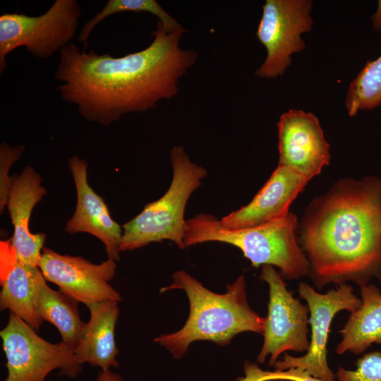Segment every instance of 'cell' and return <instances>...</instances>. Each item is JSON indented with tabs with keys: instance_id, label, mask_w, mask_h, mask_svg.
<instances>
[{
	"instance_id": "13",
	"label": "cell",
	"mask_w": 381,
	"mask_h": 381,
	"mask_svg": "<svg viewBox=\"0 0 381 381\" xmlns=\"http://www.w3.org/2000/svg\"><path fill=\"white\" fill-rule=\"evenodd\" d=\"M308 181L296 171L278 165L252 200L223 217L220 224L228 229H241L282 219Z\"/></svg>"
},
{
	"instance_id": "22",
	"label": "cell",
	"mask_w": 381,
	"mask_h": 381,
	"mask_svg": "<svg viewBox=\"0 0 381 381\" xmlns=\"http://www.w3.org/2000/svg\"><path fill=\"white\" fill-rule=\"evenodd\" d=\"M356 370L339 366L335 373L336 381H381V352L365 353L356 361Z\"/></svg>"
},
{
	"instance_id": "19",
	"label": "cell",
	"mask_w": 381,
	"mask_h": 381,
	"mask_svg": "<svg viewBox=\"0 0 381 381\" xmlns=\"http://www.w3.org/2000/svg\"><path fill=\"white\" fill-rule=\"evenodd\" d=\"M43 279L37 292V312L42 322L58 329L61 341L75 349L85 327L78 309V302L61 291L50 288Z\"/></svg>"
},
{
	"instance_id": "9",
	"label": "cell",
	"mask_w": 381,
	"mask_h": 381,
	"mask_svg": "<svg viewBox=\"0 0 381 381\" xmlns=\"http://www.w3.org/2000/svg\"><path fill=\"white\" fill-rule=\"evenodd\" d=\"M312 1L267 0L256 35L267 50L255 75L263 78L282 75L291 64V56L306 47L301 35L310 31Z\"/></svg>"
},
{
	"instance_id": "4",
	"label": "cell",
	"mask_w": 381,
	"mask_h": 381,
	"mask_svg": "<svg viewBox=\"0 0 381 381\" xmlns=\"http://www.w3.org/2000/svg\"><path fill=\"white\" fill-rule=\"evenodd\" d=\"M298 218L293 212L282 219L241 229L224 228L214 215L200 213L186 221L185 247L205 242L229 243L239 248L252 266L278 267L286 279L296 280L309 274V263L297 238Z\"/></svg>"
},
{
	"instance_id": "25",
	"label": "cell",
	"mask_w": 381,
	"mask_h": 381,
	"mask_svg": "<svg viewBox=\"0 0 381 381\" xmlns=\"http://www.w3.org/2000/svg\"><path fill=\"white\" fill-rule=\"evenodd\" d=\"M95 381H123V378L111 370H100Z\"/></svg>"
},
{
	"instance_id": "12",
	"label": "cell",
	"mask_w": 381,
	"mask_h": 381,
	"mask_svg": "<svg viewBox=\"0 0 381 381\" xmlns=\"http://www.w3.org/2000/svg\"><path fill=\"white\" fill-rule=\"evenodd\" d=\"M279 166L289 167L310 181L330 162L329 144L316 116L290 109L277 123Z\"/></svg>"
},
{
	"instance_id": "1",
	"label": "cell",
	"mask_w": 381,
	"mask_h": 381,
	"mask_svg": "<svg viewBox=\"0 0 381 381\" xmlns=\"http://www.w3.org/2000/svg\"><path fill=\"white\" fill-rule=\"evenodd\" d=\"M185 32L168 31L159 21L147 47L121 57L81 52L71 42L60 51L56 90L92 123L107 125L146 111L176 96L179 80L197 61L195 51L180 47Z\"/></svg>"
},
{
	"instance_id": "23",
	"label": "cell",
	"mask_w": 381,
	"mask_h": 381,
	"mask_svg": "<svg viewBox=\"0 0 381 381\" xmlns=\"http://www.w3.org/2000/svg\"><path fill=\"white\" fill-rule=\"evenodd\" d=\"M244 376L238 381H325L315 378L306 371L293 368L285 370H262L255 363L246 361L243 366Z\"/></svg>"
},
{
	"instance_id": "21",
	"label": "cell",
	"mask_w": 381,
	"mask_h": 381,
	"mask_svg": "<svg viewBox=\"0 0 381 381\" xmlns=\"http://www.w3.org/2000/svg\"><path fill=\"white\" fill-rule=\"evenodd\" d=\"M125 11L148 12L157 16L168 31L186 30L155 0H109L99 13L85 23L78 35V41L86 48L89 36L97 25L111 15Z\"/></svg>"
},
{
	"instance_id": "26",
	"label": "cell",
	"mask_w": 381,
	"mask_h": 381,
	"mask_svg": "<svg viewBox=\"0 0 381 381\" xmlns=\"http://www.w3.org/2000/svg\"><path fill=\"white\" fill-rule=\"evenodd\" d=\"M373 27L375 30L381 31V0L378 1L377 11L372 17Z\"/></svg>"
},
{
	"instance_id": "20",
	"label": "cell",
	"mask_w": 381,
	"mask_h": 381,
	"mask_svg": "<svg viewBox=\"0 0 381 381\" xmlns=\"http://www.w3.org/2000/svg\"><path fill=\"white\" fill-rule=\"evenodd\" d=\"M349 116L381 104V56L368 61L350 83L345 102Z\"/></svg>"
},
{
	"instance_id": "15",
	"label": "cell",
	"mask_w": 381,
	"mask_h": 381,
	"mask_svg": "<svg viewBox=\"0 0 381 381\" xmlns=\"http://www.w3.org/2000/svg\"><path fill=\"white\" fill-rule=\"evenodd\" d=\"M41 177L32 167L24 168L20 174L11 179L6 205L13 225L11 244L17 258L22 262L40 267L44 234H32L29 224L35 205L46 195Z\"/></svg>"
},
{
	"instance_id": "24",
	"label": "cell",
	"mask_w": 381,
	"mask_h": 381,
	"mask_svg": "<svg viewBox=\"0 0 381 381\" xmlns=\"http://www.w3.org/2000/svg\"><path fill=\"white\" fill-rule=\"evenodd\" d=\"M25 150L23 145L11 147L5 143L0 145V209L1 212L6 205L10 191L11 179L8 172L11 165L20 158Z\"/></svg>"
},
{
	"instance_id": "18",
	"label": "cell",
	"mask_w": 381,
	"mask_h": 381,
	"mask_svg": "<svg viewBox=\"0 0 381 381\" xmlns=\"http://www.w3.org/2000/svg\"><path fill=\"white\" fill-rule=\"evenodd\" d=\"M361 304L351 312L339 331L336 353L360 355L372 344L381 345V291L373 284L360 286Z\"/></svg>"
},
{
	"instance_id": "10",
	"label": "cell",
	"mask_w": 381,
	"mask_h": 381,
	"mask_svg": "<svg viewBox=\"0 0 381 381\" xmlns=\"http://www.w3.org/2000/svg\"><path fill=\"white\" fill-rule=\"evenodd\" d=\"M260 279L268 284L269 301L263 344L257 361L263 363L270 356L269 365L273 366L284 352L308 350L309 309L287 289L283 277L273 266L262 265Z\"/></svg>"
},
{
	"instance_id": "6",
	"label": "cell",
	"mask_w": 381,
	"mask_h": 381,
	"mask_svg": "<svg viewBox=\"0 0 381 381\" xmlns=\"http://www.w3.org/2000/svg\"><path fill=\"white\" fill-rule=\"evenodd\" d=\"M81 8L76 0H56L43 14L4 13L0 16V73L6 56L25 47L34 56L47 59L71 43L78 26Z\"/></svg>"
},
{
	"instance_id": "7",
	"label": "cell",
	"mask_w": 381,
	"mask_h": 381,
	"mask_svg": "<svg viewBox=\"0 0 381 381\" xmlns=\"http://www.w3.org/2000/svg\"><path fill=\"white\" fill-rule=\"evenodd\" d=\"M0 337L7 368L3 381H47V375L54 370L75 378L82 371L73 347L63 341H47L12 313Z\"/></svg>"
},
{
	"instance_id": "8",
	"label": "cell",
	"mask_w": 381,
	"mask_h": 381,
	"mask_svg": "<svg viewBox=\"0 0 381 381\" xmlns=\"http://www.w3.org/2000/svg\"><path fill=\"white\" fill-rule=\"evenodd\" d=\"M353 291L351 285L344 284L335 289L320 294L306 282L298 284L299 296L306 301L309 309L308 322L311 330L310 346L302 356L296 357L285 353L282 359L274 363L275 370L297 368L315 378L336 381L335 373L327 363V341L330 326L336 314L341 310L351 313L360 307L361 300Z\"/></svg>"
},
{
	"instance_id": "14",
	"label": "cell",
	"mask_w": 381,
	"mask_h": 381,
	"mask_svg": "<svg viewBox=\"0 0 381 381\" xmlns=\"http://www.w3.org/2000/svg\"><path fill=\"white\" fill-rule=\"evenodd\" d=\"M68 164L76 188L77 203L66 231L71 234L86 232L96 236L104 245L108 258L119 260L122 226L112 219L103 199L89 186L87 162L75 155Z\"/></svg>"
},
{
	"instance_id": "17",
	"label": "cell",
	"mask_w": 381,
	"mask_h": 381,
	"mask_svg": "<svg viewBox=\"0 0 381 381\" xmlns=\"http://www.w3.org/2000/svg\"><path fill=\"white\" fill-rule=\"evenodd\" d=\"M118 303L108 301L86 306L90 319L75 349V358L80 365L89 363L101 370L119 367L115 338L119 315Z\"/></svg>"
},
{
	"instance_id": "5",
	"label": "cell",
	"mask_w": 381,
	"mask_h": 381,
	"mask_svg": "<svg viewBox=\"0 0 381 381\" xmlns=\"http://www.w3.org/2000/svg\"><path fill=\"white\" fill-rule=\"evenodd\" d=\"M170 157L173 176L169 188L159 199L147 203L139 214L122 226L120 252L163 240L173 241L181 249L186 248V206L191 194L201 186L207 171L193 162L181 145L174 146Z\"/></svg>"
},
{
	"instance_id": "11",
	"label": "cell",
	"mask_w": 381,
	"mask_h": 381,
	"mask_svg": "<svg viewBox=\"0 0 381 381\" xmlns=\"http://www.w3.org/2000/svg\"><path fill=\"white\" fill-rule=\"evenodd\" d=\"M39 267L47 281L78 303L87 306L121 301L120 294L109 284L116 269L114 260L93 264L82 257L61 255L44 248Z\"/></svg>"
},
{
	"instance_id": "16",
	"label": "cell",
	"mask_w": 381,
	"mask_h": 381,
	"mask_svg": "<svg viewBox=\"0 0 381 381\" xmlns=\"http://www.w3.org/2000/svg\"><path fill=\"white\" fill-rule=\"evenodd\" d=\"M43 279L40 267L17 258L11 241H1L0 308L9 310L36 331L43 322L37 312V292Z\"/></svg>"
},
{
	"instance_id": "2",
	"label": "cell",
	"mask_w": 381,
	"mask_h": 381,
	"mask_svg": "<svg viewBox=\"0 0 381 381\" xmlns=\"http://www.w3.org/2000/svg\"><path fill=\"white\" fill-rule=\"evenodd\" d=\"M298 243L318 289L352 282L381 284V178H342L309 202L298 221Z\"/></svg>"
},
{
	"instance_id": "3",
	"label": "cell",
	"mask_w": 381,
	"mask_h": 381,
	"mask_svg": "<svg viewBox=\"0 0 381 381\" xmlns=\"http://www.w3.org/2000/svg\"><path fill=\"white\" fill-rule=\"evenodd\" d=\"M172 279V283L162 287L160 292L184 291L189 301L188 318L179 330L161 334L154 341L167 349L175 358H181L195 341L207 340L224 346L242 332L262 334L265 318L250 307L243 275L227 285L224 294L209 290L185 270L176 271Z\"/></svg>"
}]
</instances>
